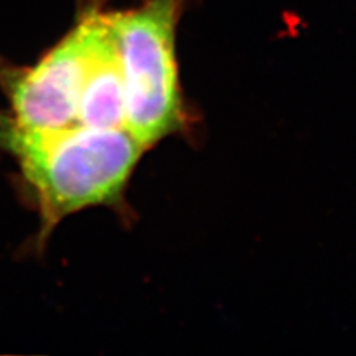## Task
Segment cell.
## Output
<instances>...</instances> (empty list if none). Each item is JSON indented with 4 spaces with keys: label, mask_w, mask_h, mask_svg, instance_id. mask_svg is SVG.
Listing matches in <instances>:
<instances>
[{
    "label": "cell",
    "mask_w": 356,
    "mask_h": 356,
    "mask_svg": "<svg viewBox=\"0 0 356 356\" xmlns=\"http://www.w3.org/2000/svg\"><path fill=\"white\" fill-rule=\"evenodd\" d=\"M0 152L17 162L35 202L42 248L65 217L94 207L124 208L131 177L147 149L127 128L74 124L27 131L0 118Z\"/></svg>",
    "instance_id": "obj_1"
},
{
    "label": "cell",
    "mask_w": 356,
    "mask_h": 356,
    "mask_svg": "<svg viewBox=\"0 0 356 356\" xmlns=\"http://www.w3.org/2000/svg\"><path fill=\"white\" fill-rule=\"evenodd\" d=\"M184 3L141 0L129 9H108L124 79L127 129L147 150L191 124L177 57Z\"/></svg>",
    "instance_id": "obj_2"
},
{
    "label": "cell",
    "mask_w": 356,
    "mask_h": 356,
    "mask_svg": "<svg viewBox=\"0 0 356 356\" xmlns=\"http://www.w3.org/2000/svg\"><path fill=\"white\" fill-rule=\"evenodd\" d=\"M73 27L33 65L0 58V89L9 110L0 113L18 129L52 131L77 124L81 97L95 39L106 14L104 0H81Z\"/></svg>",
    "instance_id": "obj_3"
},
{
    "label": "cell",
    "mask_w": 356,
    "mask_h": 356,
    "mask_svg": "<svg viewBox=\"0 0 356 356\" xmlns=\"http://www.w3.org/2000/svg\"><path fill=\"white\" fill-rule=\"evenodd\" d=\"M125 89L108 8L95 39L81 97L77 124L91 128H127Z\"/></svg>",
    "instance_id": "obj_4"
}]
</instances>
